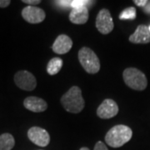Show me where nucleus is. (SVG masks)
Listing matches in <instances>:
<instances>
[{"mask_svg": "<svg viewBox=\"0 0 150 150\" xmlns=\"http://www.w3.org/2000/svg\"><path fill=\"white\" fill-rule=\"evenodd\" d=\"M61 103L66 111L73 113L80 112L85 106L82 91L78 86H73L61 98Z\"/></svg>", "mask_w": 150, "mask_h": 150, "instance_id": "obj_1", "label": "nucleus"}, {"mask_svg": "<svg viewBox=\"0 0 150 150\" xmlns=\"http://www.w3.org/2000/svg\"><path fill=\"white\" fill-rule=\"evenodd\" d=\"M133 131L129 127L118 124L112 127L106 134L105 141L108 146L112 148H120L131 139Z\"/></svg>", "mask_w": 150, "mask_h": 150, "instance_id": "obj_2", "label": "nucleus"}, {"mask_svg": "<svg viewBox=\"0 0 150 150\" xmlns=\"http://www.w3.org/2000/svg\"><path fill=\"white\" fill-rule=\"evenodd\" d=\"M123 78L126 85L134 90H144L148 85L145 74L135 68H129L123 71Z\"/></svg>", "mask_w": 150, "mask_h": 150, "instance_id": "obj_3", "label": "nucleus"}, {"mask_svg": "<svg viewBox=\"0 0 150 150\" xmlns=\"http://www.w3.org/2000/svg\"><path fill=\"white\" fill-rule=\"evenodd\" d=\"M79 60L87 73L94 74L100 69V62L91 48L83 47L79 52Z\"/></svg>", "mask_w": 150, "mask_h": 150, "instance_id": "obj_4", "label": "nucleus"}, {"mask_svg": "<svg viewBox=\"0 0 150 150\" xmlns=\"http://www.w3.org/2000/svg\"><path fill=\"white\" fill-rule=\"evenodd\" d=\"M14 82L19 88L26 91H32L37 86L35 77L27 70H21L16 73Z\"/></svg>", "mask_w": 150, "mask_h": 150, "instance_id": "obj_5", "label": "nucleus"}, {"mask_svg": "<svg viewBox=\"0 0 150 150\" xmlns=\"http://www.w3.org/2000/svg\"><path fill=\"white\" fill-rule=\"evenodd\" d=\"M113 27L114 25L110 12L106 8L101 9L96 18L97 29L102 34H108L112 32Z\"/></svg>", "mask_w": 150, "mask_h": 150, "instance_id": "obj_6", "label": "nucleus"}, {"mask_svg": "<svg viewBox=\"0 0 150 150\" xmlns=\"http://www.w3.org/2000/svg\"><path fill=\"white\" fill-rule=\"evenodd\" d=\"M28 137L33 144L39 147H46L50 142V136L45 129L32 127L28 131Z\"/></svg>", "mask_w": 150, "mask_h": 150, "instance_id": "obj_7", "label": "nucleus"}, {"mask_svg": "<svg viewBox=\"0 0 150 150\" xmlns=\"http://www.w3.org/2000/svg\"><path fill=\"white\" fill-rule=\"evenodd\" d=\"M118 112V106L114 100L107 98L103 100L97 109V115L103 119L115 117Z\"/></svg>", "mask_w": 150, "mask_h": 150, "instance_id": "obj_8", "label": "nucleus"}, {"mask_svg": "<svg viewBox=\"0 0 150 150\" xmlns=\"http://www.w3.org/2000/svg\"><path fill=\"white\" fill-rule=\"evenodd\" d=\"M22 16L25 21L29 23H39L43 22L46 17L45 12L35 6H27L22 11Z\"/></svg>", "mask_w": 150, "mask_h": 150, "instance_id": "obj_9", "label": "nucleus"}, {"mask_svg": "<svg viewBox=\"0 0 150 150\" xmlns=\"http://www.w3.org/2000/svg\"><path fill=\"white\" fill-rule=\"evenodd\" d=\"M72 47H73L72 39L65 34H61L55 39L52 48L55 54H65L69 52Z\"/></svg>", "mask_w": 150, "mask_h": 150, "instance_id": "obj_10", "label": "nucleus"}, {"mask_svg": "<svg viewBox=\"0 0 150 150\" xmlns=\"http://www.w3.org/2000/svg\"><path fill=\"white\" fill-rule=\"evenodd\" d=\"M23 105L28 110L34 112H44L48 108V103L45 102L43 98H40L38 97L35 96H30L24 99Z\"/></svg>", "mask_w": 150, "mask_h": 150, "instance_id": "obj_11", "label": "nucleus"}, {"mask_svg": "<svg viewBox=\"0 0 150 150\" xmlns=\"http://www.w3.org/2000/svg\"><path fill=\"white\" fill-rule=\"evenodd\" d=\"M129 41L133 43H150V32L149 27L144 24L139 25L135 32L129 37Z\"/></svg>", "mask_w": 150, "mask_h": 150, "instance_id": "obj_12", "label": "nucleus"}, {"mask_svg": "<svg viewBox=\"0 0 150 150\" xmlns=\"http://www.w3.org/2000/svg\"><path fill=\"white\" fill-rule=\"evenodd\" d=\"M88 19V10L86 6L72 8L69 14V20L75 24H83Z\"/></svg>", "mask_w": 150, "mask_h": 150, "instance_id": "obj_13", "label": "nucleus"}, {"mask_svg": "<svg viewBox=\"0 0 150 150\" xmlns=\"http://www.w3.org/2000/svg\"><path fill=\"white\" fill-rule=\"evenodd\" d=\"M15 144V140L10 134H3L0 135V150H11Z\"/></svg>", "mask_w": 150, "mask_h": 150, "instance_id": "obj_14", "label": "nucleus"}, {"mask_svg": "<svg viewBox=\"0 0 150 150\" xmlns=\"http://www.w3.org/2000/svg\"><path fill=\"white\" fill-rule=\"evenodd\" d=\"M63 66V60L60 58H54L48 62L47 72L48 74L55 75L59 73Z\"/></svg>", "mask_w": 150, "mask_h": 150, "instance_id": "obj_15", "label": "nucleus"}, {"mask_svg": "<svg viewBox=\"0 0 150 150\" xmlns=\"http://www.w3.org/2000/svg\"><path fill=\"white\" fill-rule=\"evenodd\" d=\"M54 3H56V4H58L61 6H65V7L69 6V7H72L73 8H75L86 6L91 2L90 1H85V0H73V1H54Z\"/></svg>", "mask_w": 150, "mask_h": 150, "instance_id": "obj_16", "label": "nucleus"}, {"mask_svg": "<svg viewBox=\"0 0 150 150\" xmlns=\"http://www.w3.org/2000/svg\"><path fill=\"white\" fill-rule=\"evenodd\" d=\"M136 18V9L134 7H129L122 11V13L119 14V18L121 20H133Z\"/></svg>", "mask_w": 150, "mask_h": 150, "instance_id": "obj_17", "label": "nucleus"}, {"mask_svg": "<svg viewBox=\"0 0 150 150\" xmlns=\"http://www.w3.org/2000/svg\"><path fill=\"white\" fill-rule=\"evenodd\" d=\"M93 150H108V148L106 147V145L104 144L103 142L101 141H99V142H98L95 146H94V149Z\"/></svg>", "mask_w": 150, "mask_h": 150, "instance_id": "obj_18", "label": "nucleus"}, {"mask_svg": "<svg viewBox=\"0 0 150 150\" xmlns=\"http://www.w3.org/2000/svg\"><path fill=\"white\" fill-rule=\"evenodd\" d=\"M22 2H23V3H24V4H29V6L37 5V4H40V3H41V1H40V0H23Z\"/></svg>", "mask_w": 150, "mask_h": 150, "instance_id": "obj_19", "label": "nucleus"}, {"mask_svg": "<svg viewBox=\"0 0 150 150\" xmlns=\"http://www.w3.org/2000/svg\"><path fill=\"white\" fill-rule=\"evenodd\" d=\"M134 3L137 6L144 8V6L147 4L148 1H147V0H134Z\"/></svg>", "mask_w": 150, "mask_h": 150, "instance_id": "obj_20", "label": "nucleus"}, {"mask_svg": "<svg viewBox=\"0 0 150 150\" xmlns=\"http://www.w3.org/2000/svg\"><path fill=\"white\" fill-rule=\"evenodd\" d=\"M10 4V0H0V8H6Z\"/></svg>", "mask_w": 150, "mask_h": 150, "instance_id": "obj_21", "label": "nucleus"}, {"mask_svg": "<svg viewBox=\"0 0 150 150\" xmlns=\"http://www.w3.org/2000/svg\"><path fill=\"white\" fill-rule=\"evenodd\" d=\"M143 11L148 15H150V1H148L147 4L143 8Z\"/></svg>", "mask_w": 150, "mask_h": 150, "instance_id": "obj_22", "label": "nucleus"}, {"mask_svg": "<svg viewBox=\"0 0 150 150\" xmlns=\"http://www.w3.org/2000/svg\"><path fill=\"white\" fill-rule=\"evenodd\" d=\"M79 150H89V149H88V148H86V147H83V148H81Z\"/></svg>", "mask_w": 150, "mask_h": 150, "instance_id": "obj_23", "label": "nucleus"}, {"mask_svg": "<svg viewBox=\"0 0 150 150\" xmlns=\"http://www.w3.org/2000/svg\"><path fill=\"white\" fill-rule=\"evenodd\" d=\"M149 32H150V26H149Z\"/></svg>", "mask_w": 150, "mask_h": 150, "instance_id": "obj_24", "label": "nucleus"}]
</instances>
